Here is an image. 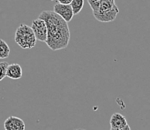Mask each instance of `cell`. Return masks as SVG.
<instances>
[{"mask_svg": "<svg viewBox=\"0 0 150 130\" xmlns=\"http://www.w3.org/2000/svg\"><path fill=\"white\" fill-rule=\"evenodd\" d=\"M10 54V47L4 40L0 39V59L8 58Z\"/></svg>", "mask_w": 150, "mask_h": 130, "instance_id": "9c48e42d", "label": "cell"}, {"mask_svg": "<svg viewBox=\"0 0 150 130\" xmlns=\"http://www.w3.org/2000/svg\"><path fill=\"white\" fill-rule=\"evenodd\" d=\"M74 130H86V129H74Z\"/></svg>", "mask_w": 150, "mask_h": 130, "instance_id": "9a60e30c", "label": "cell"}, {"mask_svg": "<svg viewBox=\"0 0 150 130\" xmlns=\"http://www.w3.org/2000/svg\"><path fill=\"white\" fill-rule=\"evenodd\" d=\"M4 128L5 130H25V125L22 119L11 116L4 123Z\"/></svg>", "mask_w": 150, "mask_h": 130, "instance_id": "8992f818", "label": "cell"}, {"mask_svg": "<svg viewBox=\"0 0 150 130\" xmlns=\"http://www.w3.org/2000/svg\"><path fill=\"white\" fill-rule=\"evenodd\" d=\"M14 40L23 49H31L36 45L37 39L31 27L21 24L16 30Z\"/></svg>", "mask_w": 150, "mask_h": 130, "instance_id": "3957f363", "label": "cell"}, {"mask_svg": "<svg viewBox=\"0 0 150 130\" xmlns=\"http://www.w3.org/2000/svg\"><path fill=\"white\" fill-rule=\"evenodd\" d=\"M38 18L44 20L47 27V46L53 51L66 48L70 39L68 23L53 11H43Z\"/></svg>", "mask_w": 150, "mask_h": 130, "instance_id": "6da1fadb", "label": "cell"}, {"mask_svg": "<svg viewBox=\"0 0 150 130\" xmlns=\"http://www.w3.org/2000/svg\"><path fill=\"white\" fill-rule=\"evenodd\" d=\"M110 130H131V128H130V126H129V124H128L126 126L124 127V128H122V129H110Z\"/></svg>", "mask_w": 150, "mask_h": 130, "instance_id": "5bb4252c", "label": "cell"}, {"mask_svg": "<svg viewBox=\"0 0 150 130\" xmlns=\"http://www.w3.org/2000/svg\"><path fill=\"white\" fill-rule=\"evenodd\" d=\"M50 1H53V0H50Z\"/></svg>", "mask_w": 150, "mask_h": 130, "instance_id": "2e32d148", "label": "cell"}, {"mask_svg": "<svg viewBox=\"0 0 150 130\" xmlns=\"http://www.w3.org/2000/svg\"><path fill=\"white\" fill-rule=\"evenodd\" d=\"M22 76H23V70L19 64L13 63L8 65L6 70V77L17 80L21 78Z\"/></svg>", "mask_w": 150, "mask_h": 130, "instance_id": "ba28073f", "label": "cell"}, {"mask_svg": "<svg viewBox=\"0 0 150 130\" xmlns=\"http://www.w3.org/2000/svg\"><path fill=\"white\" fill-rule=\"evenodd\" d=\"M8 65L7 62H0V81L6 77V70Z\"/></svg>", "mask_w": 150, "mask_h": 130, "instance_id": "8fae6325", "label": "cell"}, {"mask_svg": "<svg viewBox=\"0 0 150 130\" xmlns=\"http://www.w3.org/2000/svg\"><path fill=\"white\" fill-rule=\"evenodd\" d=\"M102 0H88V3H89L90 6L92 9L93 12H96L98 11L99 5H100L101 2Z\"/></svg>", "mask_w": 150, "mask_h": 130, "instance_id": "7c38bea8", "label": "cell"}, {"mask_svg": "<svg viewBox=\"0 0 150 130\" xmlns=\"http://www.w3.org/2000/svg\"><path fill=\"white\" fill-rule=\"evenodd\" d=\"M31 28L35 35L37 41L46 42L47 39V27L43 20L40 18L35 19L32 21Z\"/></svg>", "mask_w": 150, "mask_h": 130, "instance_id": "277c9868", "label": "cell"}, {"mask_svg": "<svg viewBox=\"0 0 150 130\" xmlns=\"http://www.w3.org/2000/svg\"><path fill=\"white\" fill-rule=\"evenodd\" d=\"M53 11L59 15L60 17L64 19L67 23L70 22L74 16L70 5H63V4L56 3L54 5Z\"/></svg>", "mask_w": 150, "mask_h": 130, "instance_id": "5b68a950", "label": "cell"}, {"mask_svg": "<svg viewBox=\"0 0 150 130\" xmlns=\"http://www.w3.org/2000/svg\"><path fill=\"white\" fill-rule=\"evenodd\" d=\"M73 0H58V3L63 4V5H70Z\"/></svg>", "mask_w": 150, "mask_h": 130, "instance_id": "4fadbf2b", "label": "cell"}, {"mask_svg": "<svg viewBox=\"0 0 150 130\" xmlns=\"http://www.w3.org/2000/svg\"><path fill=\"white\" fill-rule=\"evenodd\" d=\"M84 0H73L70 3V6L73 10V14H79L84 7Z\"/></svg>", "mask_w": 150, "mask_h": 130, "instance_id": "30bf717a", "label": "cell"}, {"mask_svg": "<svg viewBox=\"0 0 150 130\" xmlns=\"http://www.w3.org/2000/svg\"><path fill=\"white\" fill-rule=\"evenodd\" d=\"M110 129H120L128 125L127 120L125 117L120 113H114L110 120Z\"/></svg>", "mask_w": 150, "mask_h": 130, "instance_id": "52a82bcc", "label": "cell"}, {"mask_svg": "<svg viewBox=\"0 0 150 130\" xmlns=\"http://www.w3.org/2000/svg\"><path fill=\"white\" fill-rule=\"evenodd\" d=\"M119 14V9L116 5L115 0H102L98 11L93 12L94 17L102 23L112 22Z\"/></svg>", "mask_w": 150, "mask_h": 130, "instance_id": "7a4b0ae2", "label": "cell"}]
</instances>
